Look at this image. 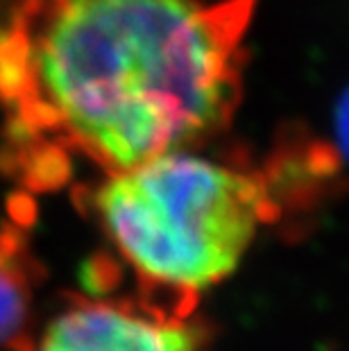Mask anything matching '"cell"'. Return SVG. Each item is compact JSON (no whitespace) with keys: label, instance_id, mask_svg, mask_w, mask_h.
Instances as JSON below:
<instances>
[{"label":"cell","instance_id":"cell-1","mask_svg":"<svg viewBox=\"0 0 349 351\" xmlns=\"http://www.w3.org/2000/svg\"><path fill=\"white\" fill-rule=\"evenodd\" d=\"M256 0H0V163L53 191L232 123Z\"/></svg>","mask_w":349,"mask_h":351},{"label":"cell","instance_id":"cell-2","mask_svg":"<svg viewBox=\"0 0 349 351\" xmlns=\"http://www.w3.org/2000/svg\"><path fill=\"white\" fill-rule=\"evenodd\" d=\"M277 175L175 150L111 173L91 211L134 272L139 295L195 313L265 225L281 215Z\"/></svg>","mask_w":349,"mask_h":351},{"label":"cell","instance_id":"cell-3","mask_svg":"<svg viewBox=\"0 0 349 351\" xmlns=\"http://www.w3.org/2000/svg\"><path fill=\"white\" fill-rule=\"evenodd\" d=\"M209 328L195 313L143 295H71L21 351H202Z\"/></svg>","mask_w":349,"mask_h":351},{"label":"cell","instance_id":"cell-4","mask_svg":"<svg viewBox=\"0 0 349 351\" xmlns=\"http://www.w3.org/2000/svg\"><path fill=\"white\" fill-rule=\"evenodd\" d=\"M39 265L19 225H0V349L21 351L29 340Z\"/></svg>","mask_w":349,"mask_h":351},{"label":"cell","instance_id":"cell-5","mask_svg":"<svg viewBox=\"0 0 349 351\" xmlns=\"http://www.w3.org/2000/svg\"><path fill=\"white\" fill-rule=\"evenodd\" d=\"M336 141L340 152H343V159L349 163V88L336 111Z\"/></svg>","mask_w":349,"mask_h":351}]
</instances>
